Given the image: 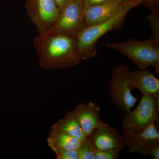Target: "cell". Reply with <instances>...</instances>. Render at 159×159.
Instances as JSON below:
<instances>
[{
  "mask_svg": "<svg viewBox=\"0 0 159 159\" xmlns=\"http://www.w3.org/2000/svg\"><path fill=\"white\" fill-rule=\"evenodd\" d=\"M137 5L138 3L135 1L124 4L118 12L110 18L83 29L77 37V48L82 61L96 56L97 43L99 39L109 31L122 27L126 15Z\"/></svg>",
  "mask_w": 159,
  "mask_h": 159,
  "instance_id": "obj_2",
  "label": "cell"
},
{
  "mask_svg": "<svg viewBox=\"0 0 159 159\" xmlns=\"http://www.w3.org/2000/svg\"><path fill=\"white\" fill-rule=\"evenodd\" d=\"M150 23V28L152 31V36L150 39L159 42V13L151 12L147 16Z\"/></svg>",
  "mask_w": 159,
  "mask_h": 159,
  "instance_id": "obj_17",
  "label": "cell"
},
{
  "mask_svg": "<svg viewBox=\"0 0 159 159\" xmlns=\"http://www.w3.org/2000/svg\"><path fill=\"white\" fill-rule=\"evenodd\" d=\"M123 5L111 0L107 2L84 9V27L96 25L110 18L118 12Z\"/></svg>",
  "mask_w": 159,
  "mask_h": 159,
  "instance_id": "obj_12",
  "label": "cell"
},
{
  "mask_svg": "<svg viewBox=\"0 0 159 159\" xmlns=\"http://www.w3.org/2000/svg\"><path fill=\"white\" fill-rule=\"evenodd\" d=\"M39 66L46 70L69 68L82 61L77 37L51 31L38 33L33 41Z\"/></svg>",
  "mask_w": 159,
  "mask_h": 159,
  "instance_id": "obj_1",
  "label": "cell"
},
{
  "mask_svg": "<svg viewBox=\"0 0 159 159\" xmlns=\"http://www.w3.org/2000/svg\"><path fill=\"white\" fill-rule=\"evenodd\" d=\"M106 47L124 54L139 69L153 67L159 75V42L150 39L146 40L129 39L122 43H108Z\"/></svg>",
  "mask_w": 159,
  "mask_h": 159,
  "instance_id": "obj_3",
  "label": "cell"
},
{
  "mask_svg": "<svg viewBox=\"0 0 159 159\" xmlns=\"http://www.w3.org/2000/svg\"><path fill=\"white\" fill-rule=\"evenodd\" d=\"M123 131L125 146L131 153L148 155L149 151L159 143V133L156 124L150 126L140 133H132Z\"/></svg>",
  "mask_w": 159,
  "mask_h": 159,
  "instance_id": "obj_8",
  "label": "cell"
},
{
  "mask_svg": "<svg viewBox=\"0 0 159 159\" xmlns=\"http://www.w3.org/2000/svg\"><path fill=\"white\" fill-rule=\"evenodd\" d=\"M97 149L92 140L91 136H87L81 142L78 149L79 159H95Z\"/></svg>",
  "mask_w": 159,
  "mask_h": 159,
  "instance_id": "obj_15",
  "label": "cell"
},
{
  "mask_svg": "<svg viewBox=\"0 0 159 159\" xmlns=\"http://www.w3.org/2000/svg\"><path fill=\"white\" fill-rule=\"evenodd\" d=\"M51 128L67 134L81 142L87 137L72 111L67 112L65 116L54 123Z\"/></svg>",
  "mask_w": 159,
  "mask_h": 159,
  "instance_id": "obj_13",
  "label": "cell"
},
{
  "mask_svg": "<svg viewBox=\"0 0 159 159\" xmlns=\"http://www.w3.org/2000/svg\"><path fill=\"white\" fill-rule=\"evenodd\" d=\"M122 148H116L107 150H97L96 151L95 159H117Z\"/></svg>",
  "mask_w": 159,
  "mask_h": 159,
  "instance_id": "obj_16",
  "label": "cell"
},
{
  "mask_svg": "<svg viewBox=\"0 0 159 159\" xmlns=\"http://www.w3.org/2000/svg\"><path fill=\"white\" fill-rule=\"evenodd\" d=\"M82 0H71L49 31L77 37L84 28Z\"/></svg>",
  "mask_w": 159,
  "mask_h": 159,
  "instance_id": "obj_7",
  "label": "cell"
},
{
  "mask_svg": "<svg viewBox=\"0 0 159 159\" xmlns=\"http://www.w3.org/2000/svg\"><path fill=\"white\" fill-rule=\"evenodd\" d=\"M100 109L94 102L81 103L72 111L86 136L92 135L103 121L100 119Z\"/></svg>",
  "mask_w": 159,
  "mask_h": 159,
  "instance_id": "obj_10",
  "label": "cell"
},
{
  "mask_svg": "<svg viewBox=\"0 0 159 159\" xmlns=\"http://www.w3.org/2000/svg\"><path fill=\"white\" fill-rule=\"evenodd\" d=\"M91 136L97 150L125 147L124 138L120 132L116 127L103 122L97 127Z\"/></svg>",
  "mask_w": 159,
  "mask_h": 159,
  "instance_id": "obj_9",
  "label": "cell"
},
{
  "mask_svg": "<svg viewBox=\"0 0 159 159\" xmlns=\"http://www.w3.org/2000/svg\"><path fill=\"white\" fill-rule=\"evenodd\" d=\"M148 154L150 155L153 159H159V143L151 149Z\"/></svg>",
  "mask_w": 159,
  "mask_h": 159,
  "instance_id": "obj_20",
  "label": "cell"
},
{
  "mask_svg": "<svg viewBox=\"0 0 159 159\" xmlns=\"http://www.w3.org/2000/svg\"><path fill=\"white\" fill-rule=\"evenodd\" d=\"M159 98L142 95L139 105L134 111L125 114L122 126L123 130L140 133L159 120Z\"/></svg>",
  "mask_w": 159,
  "mask_h": 159,
  "instance_id": "obj_4",
  "label": "cell"
},
{
  "mask_svg": "<svg viewBox=\"0 0 159 159\" xmlns=\"http://www.w3.org/2000/svg\"><path fill=\"white\" fill-rule=\"evenodd\" d=\"M114 1H116V2H117L121 4V5H123V4H126V3L130 2H134V1L136 2V0H114ZM138 5H139V4H138Z\"/></svg>",
  "mask_w": 159,
  "mask_h": 159,
  "instance_id": "obj_22",
  "label": "cell"
},
{
  "mask_svg": "<svg viewBox=\"0 0 159 159\" xmlns=\"http://www.w3.org/2000/svg\"><path fill=\"white\" fill-rule=\"evenodd\" d=\"M129 79V87L132 90L138 89L142 95L159 98V80L149 70L146 69L130 70Z\"/></svg>",
  "mask_w": 159,
  "mask_h": 159,
  "instance_id": "obj_11",
  "label": "cell"
},
{
  "mask_svg": "<svg viewBox=\"0 0 159 159\" xmlns=\"http://www.w3.org/2000/svg\"><path fill=\"white\" fill-rule=\"evenodd\" d=\"M71 1V0H54L60 12H61L64 10Z\"/></svg>",
  "mask_w": 159,
  "mask_h": 159,
  "instance_id": "obj_21",
  "label": "cell"
},
{
  "mask_svg": "<svg viewBox=\"0 0 159 159\" xmlns=\"http://www.w3.org/2000/svg\"><path fill=\"white\" fill-rule=\"evenodd\" d=\"M110 1L111 0H82L83 6L84 9L91 6L100 5Z\"/></svg>",
  "mask_w": 159,
  "mask_h": 159,
  "instance_id": "obj_19",
  "label": "cell"
},
{
  "mask_svg": "<svg viewBox=\"0 0 159 159\" xmlns=\"http://www.w3.org/2000/svg\"><path fill=\"white\" fill-rule=\"evenodd\" d=\"M136 1L138 2L139 5H140L141 3L144 2H147L149 3V4H150V3H152L154 2H157V0H136Z\"/></svg>",
  "mask_w": 159,
  "mask_h": 159,
  "instance_id": "obj_23",
  "label": "cell"
},
{
  "mask_svg": "<svg viewBox=\"0 0 159 159\" xmlns=\"http://www.w3.org/2000/svg\"><path fill=\"white\" fill-rule=\"evenodd\" d=\"M52 151L57 159H79L78 149H55Z\"/></svg>",
  "mask_w": 159,
  "mask_h": 159,
  "instance_id": "obj_18",
  "label": "cell"
},
{
  "mask_svg": "<svg viewBox=\"0 0 159 159\" xmlns=\"http://www.w3.org/2000/svg\"><path fill=\"white\" fill-rule=\"evenodd\" d=\"M130 69L126 65H119L113 71L108 83L111 100L118 109L127 114L138 101L131 93L129 74Z\"/></svg>",
  "mask_w": 159,
  "mask_h": 159,
  "instance_id": "obj_5",
  "label": "cell"
},
{
  "mask_svg": "<svg viewBox=\"0 0 159 159\" xmlns=\"http://www.w3.org/2000/svg\"><path fill=\"white\" fill-rule=\"evenodd\" d=\"M25 6L38 33L49 31L61 14L54 0H26Z\"/></svg>",
  "mask_w": 159,
  "mask_h": 159,
  "instance_id": "obj_6",
  "label": "cell"
},
{
  "mask_svg": "<svg viewBox=\"0 0 159 159\" xmlns=\"http://www.w3.org/2000/svg\"><path fill=\"white\" fill-rule=\"evenodd\" d=\"M47 141L52 150L55 149H78L81 142L74 137L52 128L50 130Z\"/></svg>",
  "mask_w": 159,
  "mask_h": 159,
  "instance_id": "obj_14",
  "label": "cell"
}]
</instances>
